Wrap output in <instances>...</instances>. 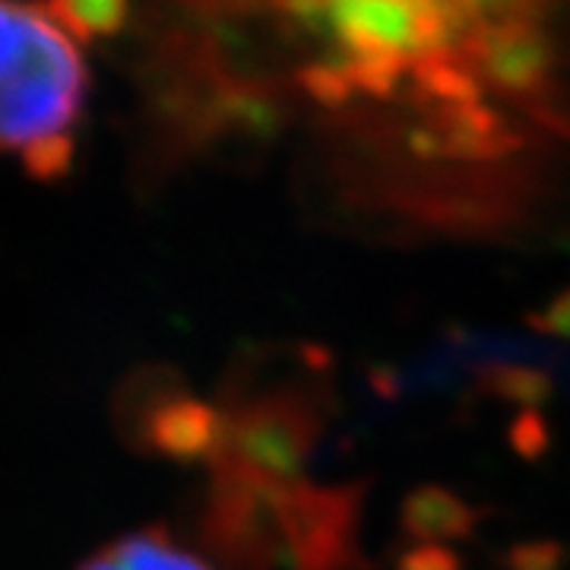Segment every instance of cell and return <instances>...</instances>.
I'll return each mask as SVG.
<instances>
[{"mask_svg": "<svg viewBox=\"0 0 570 570\" xmlns=\"http://www.w3.org/2000/svg\"><path fill=\"white\" fill-rule=\"evenodd\" d=\"M61 3H0V153L41 181L73 163L89 67Z\"/></svg>", "mask_w": 570, "mask_h": 570, "instance_id": "cell-1", "label": "cell"}, {"mask_svg": "<svg viewBox=\"0 0 570 570\" xmlns=\"http://www.w3.org/2000/svg\"><path fill=\"white\" fill-rule=\"evenodd\" d=\"M80 570H209L181 549L171 535L165 532H130L115 542H108L92 558H86Z\"/></svg>", "mask_w": 570, "mask_h": 570, "instance_id": "cell-2", "label": "cell"}]
</instances>
